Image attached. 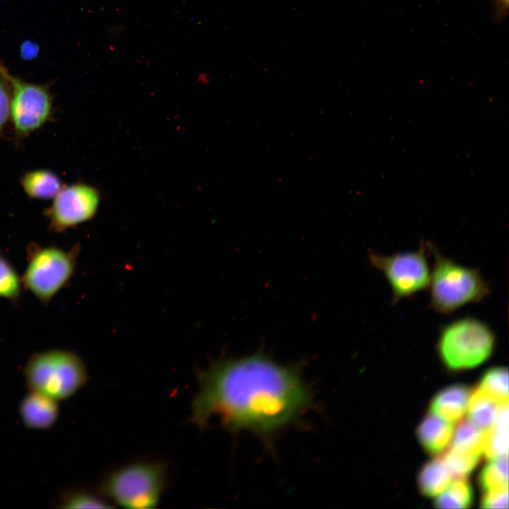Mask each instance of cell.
I'll use <instances>...</instances> for the list:
<instances>
[{
	"instance_id": "d4e9b609",
	"label": "cell",
	"mask_w": 509,
	"mask_h": 509,
	"mask_svg": "<svg viewBox=\"0 0 509 509\" xmlns=\"http://www.w3.org/2000/svg\"><path fill=\"white\" fill-rule=\"evenodd\" d=\"M10 116V90L5 78L0 74V133Z\"/></svg>"
},
{
	"instance_id": "9a60e30c",
	"label": "cell",
	"mask_w": 509,
	"mask_h": 509,
	"mask_svg": "<svg viewBox=\"0 0 509 509\" xmlns=\"http://www.w3.org/2000/svg\"><path fill=\"white\" fill-rule=\"evenodd\" d=\"M452 474L440 457L428 462L421 469L418 486L421 493L428 497L438 496L450 484Z\"/></svg>"
},
{
	"instance_id": "52a82bcc",
	"label": "cell",
	"mask_w": 509,
	"mask_h": 509,
	"mask_svg": "<svg viewBox=\"0 0 509 509\" xmlns=\"http://www.w3.org/2000/svg\"><path fill=\"white\" fill-rule=\"evenodd\" d=\"M426 242L416 251L385 255L372 252L371 265L386 278L392 293V303L427 288L431 269L426 258Z\"/></svg>"
},
{
	"instance_id": "7402d4cb",
	"label": "cell",
	"mask_w": 509,
	"mask_h": 509,
	"mask_svg": "<svg viewBox=\"0 0 509 509\" xmlns=\"http://www.w3.org/2000/svg\"><path fill=\"white\" fill-rule=\"evenodd\" d=\"M22 281L9 260L0 252V298L13 305H18L21 299Z\"/></svg>"
},
{
	"instance_id": "ffe728a7",
	"label": "cell",
	"mask_w": 509,
	"mask_h": 509,
	"mask_svg": "<svg viewBox=\"0 0 509 509\" xmlns=\"http://www.w3.org/2000/svg\"><path fill=\"white\" fill-rule=\"evenodd\" d=\"M474 501V491L465 479H457L434 502L438 508H467Z\"/></svg>"
},
{
	"instance_id": "277c9868",
	"label": "cell",
	"mask_w": 509,
	"mask_h": 509,
	"mask_svg": "<svg viewBox=\"0 0 509 509\" xmlns=\"http://www.w3.org/2000/svg\"><path fill=\"white\" fill-rule=\"evenodd\" d=\"M30 391L57 401L73 396L88 380V372L81 358L74 352L50 349L33 353L23 369Z\"/></svg>"
},
{
	"instance_id": "44dd1931",
	"label": "cell",
	"mask_w": 509,
	"mask_h": 509,
	"mask_svg": "<svg viewBox=\"0 0 509 509\" xmlns=\"http://www.w3.org/2000/svg\"><path fill=\"white\" fill-rule=\"evenodd\" d=\"M490 460L479 475L480 486L485 491L508 487V455L496 457Z\"/></svg>"
},
{
	"instance_id": "7c38bea8",
	"label": "cell",
	"mask_w": 509,
	"mask_h": 509,
	"mask_svg": "<svg viewBox=\"0 0 509 509\" xmlns=\"http://www.w3.org/2000/svg\"><path fill=\"white\" fill-rule=\"evenodd\" d=\"M453 431L451 422L429 414L419 425L416 435L423 449L431 455H435L447 447L452 438Z\"/></svg>"
},
{
	"instance_id": "5bb4252c",
	"label": "cell",
	"mask_w": 509,
	"mask_h": 509,
	"mask_svg": "<svg viewBox=\"0 0 509 509\" xmlns=\"http://www.w3.org/2000/svg\"><path fill=\"white\" fill-rule=\"evenodd\" d=\"M508 402L501 405L493 426L484 433L483 454L488 459L508 455Z\"/></svg>"
},
{
	"instance_id": "30bf717a",
	"label": "cell",
	"mask_w": 509,
	"mask_h": 509,
	"mask_svg": "<svg viewBox=\"0 0 509 509\" xmlns=\"http://www.w3.org/2000/svg\"><path fill=\"white\" fill-rule=\"evenodd\" d=\"M57 402L48 396L30 391L23 398L19 408L24 424L33 429L50 428L58 417Z\"/></svg>"
},
{
	"instance_id": "603a6c76",
	"label": "cell",
	"mask_w": 509,
	"mask_h": 509,
	"mask_svg": "<svg viewBox=\"0 0 509 509\" xmlns=\"http://www.w3.org/2000/svg\"><path fill=\"white\" fill-rule=\"evenodd\" d=\"M481 456L450 447L439 457L452 477L465 479L476 467Z\"/></svg>"
},
{
	"instance_id": "8992f818",
	"label": "cell",
	"mask_w": 509,
	"mask_h": 509,
	"mask_svg": "<svg viewBox=\"0 0 509 509\" xmlns=\"http://www.w3.org/2000/svg\"><path fill=\"white\" fill-rule=\"evenodd\" d=\"M78 253L76 247L68 250L57 246L30 244L27 266L21 277L23 287L42 304H49L72 278Z\"/></svg>"
},
{
	"instance_id": "484cf974",
	"label": "cell",
	"mask_w": 509,
	"mask_h": 509,
	"mask_svg": "<svg viewBox=\"0 0 509 509\" xmlns=\"http://www.w3.org/2000/svg\"><path fill=\"white\" fill-rule=\"evenodd\" d=\"M494 17L498 21H502L508 10V0H493Z\"/></svg>"
},
{
	"instance_id": "9c48e42d",
	"label": "cell",
	"mask_w": 509,
	"mask_h": 509,
	"mask_svg": "<svg viewBox=\"0 0 509 509\" xmlns=\"http://www.w3.org/2000/svg\"><path fill=\"white\" fill-rule=\"evenodd\" d=\"M100 201L99 191L88 184L76 182L63 186L46 210L49 228L55 233H62L90 220Z\"/></svg>"
},
{
	"instance_id": "4fadbf2b",
	"label": "cell",
	"mask_w": 509,
	"mask_h": 509,
	"mask_svg": "<svg viewBox=\"0 0 509 509\" xmlns=\"http://www.w3.org/2000/svg\"><path fill=\"white\" fill-rule=\"evenodd\" d=\"M24 193L33 199H52L63 187L59 175L51 170L37 169L26 172L21 178Z\"/></svg>"
},
{
	"instance_id": "8fae6325",
	"label": "cell",
	"mask_w": 509,
	"mask_h": 509,
	"mask_svg": "<svg viewBox=\"0 0 509 509\" xmlns=\"http://www.w3.org/2000/svg\"><path fill=\"white\" fill-rule=\"evenodd\" d=\"M471 390L464 385H452L441 390L432 399L431 411L449 422H455L467 411Z\"/></svg>"
},
{
	"instance_id": "2e32d148",
	"label": "cell",
	"mask_w": 509,
	"mask_h": 509,
	"mask_svg": "<svg viewBox=\"0 0 509 509\" xmlns=\"http://www.w3.org/2000/svg\"><path fill=\"white\" fill-rule=\"evenodd\" d=\"M501 405L476 387L468 402L469 421L485 432L494 423Z\"/></svg>"
},
{
	"instance_id": "cb8c5ba5",
	"label": "cell",
	"mask_w": 509,
	"mask_h": 509,
	"mask_svg": "<svg viewBox=\"0 0 509 509\" xmlns=\"http://www.w3.org/2000/svg\"><path fill=\"white\" fill-rule=\"evenodd\" d=\"M482 508H508V487L486 491L481 501Z\"/></svg>"
},
{
	"instance_id": "ac0fdd59",
	"label": "cell",
	"mask_w": 509,
	"mask_h": 509,
	"mask_svg": "<svg viewBox=\"0 0 509 509\" xmlns=\"http://www.w3.org/2000/svg\"><path fill=\"white\" fill-rule=\"evenodd\" d=\"M477 387L500 404L508 402V370L503 367L487 370Z\"/></svg>"
},
{
	"instance_id": "d6986e66",
	"label": "cell",
	"mask_w": 509,
	"mask_h": 509,
	"mask_svg": "<svg viewBox=\"0 0 509 509\" xmlns=\"http://www.w3.org/2000/svg\"><path fill=\"white\" fill-rule=\"evenodd\" d=\"M484 433L469 421L457 426L452 438V448L482 455Z\"/></svg>"
},
{
	"instance_id": "3957f363",
	"label": "cell",
	"mask_w": 509,
	"mask_h": 509,
	"mask_svg": "<svg viewBox=\"0 0 509 509\" xmlns=\"http://www.w3.org/2000/svg\"><path fill=\"white\" fill-rule=\"evenodd\" d=\"M427 248L433 256V267L428 288L430 306L442 314H450L461 307L484 300L491 288L476 269L461 265L444 256L430 242Z\"/></svg>"
},
{
	"instance_id": "5b68a950",
	"label": "cell",
	"mask_w": 509,
	"mask_h": 509,
	"mask_svg": "<svg viewBox=\"0 0 509 509\" xmlns=\"http://www.w3.org/2000/svg\"><path fill=\"white\" fill-rule=\"evenodd\" d=\"M496 346V336L485 322L470 317L454 320L440 330L437 350L452 370L475 368L485 362Z\"/></svg>"
},
{
	"instance_id": "ba28073f",
	"label": "cell",
	"mask_w": 509,
	"mask_h": 509,
	"mask_svg": "<svg viewBox=\"0 0 509 509\" xmlns=\"http://www.w3.org/2000/svg\"><path fill=\"white\" fill-rule=\"evenodd\" d=\"M0 74L10 90V116L17 137H25L50 119L53 100L49 89L9 74L0 66Z\"/></svg>"
},
{
	"instance_id": "6da1fadb",
	"label": "cell",
	"mask_w": 509,
	"mask_h": 509,
	"mask_svg": "<svg viewBox=\"0 0 509 509\" xmlns=\"http://www.w3.org/2000/svg\"><path fill=\"white\" fill-rule=\"evenodd\" d=\"M189 421L205 428L213 416L231 431L270 435L294 422L312 399L298 368L255 354L216 361L197 373Z\"/></svg>"
},
{
	"instance_id": "e0dca14e",
	"label": "cell",
	"mask_w": 509,
	"mask_h": 509,
	"mask_svg": "<svg viewBox=\"0 0 509 509\" xmlns=\"http://www.w3.org/2000/svg\"><path fill=\"white\" fill-rule=\"evenodd\" d=\"M59 508H112L101 494L84 488H72L64 491L58 498Z\"/></svg>"
},
{
	"instance_id": "7a4b0ae2",
	"label": "cell",
	"mask_w": 509,
	"mask_h": 509,
	"mask_svg": "<svg viewBox=\"0 0 509 509\" xmlns=\"http://www.w3.org/2000/svg\"><path fill=\"white\" fill-rule=\"evenodd\" d=\"M168 480V466L161 460H139L107 474L99 493L113 503L128 508H152L161 498Z\"/></svg>"
}]
</instances>
